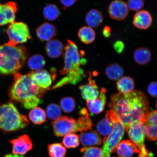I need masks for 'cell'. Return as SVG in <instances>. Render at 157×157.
Returning a JSON list of instances; mask_svg holds the SVG:
<instances>
[{
  "label": "cell",
  "instance_id": "cell-21",
  "mask_svg": "<svg viewBox=\"0 0 157 157\" xmlns=\"http://www.w3.org/2000/svg\"><path fill=\"white\" fill-rule=\"evenodd\" d=\"M103 21L102 13L96 9H92L86 16V21L89 27H97L101 25Z\"/></svg>",
  "mask_w": 157,
  "mask_h": 157
},
{
  "label": "cell",
  "instance_id": "cell-29",
  "mask_svg": "<svg viewBox=\"0 0 157 157\" xmlns=\"http://www.w3.org/2000/svg\"><path fill=\"white\" fill-rule=\"evenodd\" d=\"M46 64L45 59L41 55H36L29 58L28 64L29 68L34 71L40 70Z\"/></svg>",
  "mask_w": 157,
  "mask_h": 157
},
{
  "label": "cell",
  "instance_id": "cell-8",
  "mask_svg": "<svg viewBox=\"0 0 157 157\" xmlns=\"http://www.w3.org/2000/svg\"><path fill=\"white\" fill-rule=\"evenodd\" d=\"M129 138L139 150V157H152L151 152L146 148L144 144L146 132L144 123L135 121L131 124L126 131Z\"/></svg>",
  "mask_w": 157,
  "mask_h": 157
},
{
  "label": "cell",
  "instance_id": "cell-31",
  "mask_svg": "<svg viewBox=\"0 0 157 157\" xmlns=\"http://www.w3.org/2000/svg\"><path fill=\"white\" fill-rule=\"evenodd\" d=\"M44 14L46 18L50 21H54L60 14L59 10L56 6L50 4L46 6L44 10Z\"/></svg>",
  "mask_w": 157,
  "mask_h": 157
},
{
  "label": "cell",
  "instance_id": "cell-38",
  "mask_svg": "<svg viewBox=\"0 0 157 157\" xmlns=\"http://www.w3.org/2000/svg\"><path fill=\"white\" fill-rule=\"evenodd\" d=\"M148 91L152 97H157V82H153L151 83L148 87Z\"/></svg>",
  "mask_w": 157,
  "mask_h": 157
},
{
  "label": "cell",
  "instance_id": "cell-40",
  "mask_svg": "<svg viewBox=\"0 0 157 157\" xmlns=\"http://www.w3.org/2000/svg\"><path fill=\"white\" fill-rule=\"evenodd\" d=\"M103 34L106 38H109L111 36V29L110 27L108 25L104 27Z\"/></svg>",
  "mask_w": 157,
  "mask_h": 157
},
{
  "label": "cell",
  "instance_id": "cell-3",
  "mask_svg": "<svg viewBox=\"0 0 157 157\" xmlns=\"http://www.w3.org/2000/svg\"><path fill=\"white\" fill-rule=\"evenodd\" d=\"M64 50V65L60 74L65 76L51 90L62 87L66 84H76L84 77V71L80 68V65L86 62L81 59L84 56V52H79L76 44L70 40H68Z\"/></svg>",
  "mask_w": 157,
  "mask_h": 157
},
{
  "label": "cell",
  "instance_id": "cell-37",
  "mask_svg": "<svg viewBox=\"0 0 157 157\" xmlns=\"http://www.w3.org/2000/svg\"><path fill=\"white\" fill-rule=\"evenodd\" d=\"M157 111H153L149 113L146 117V121L144 123H147L151 125L157 126Z\"/></svg>",
  "mask_w": 157,
  "mask_h": 157
},
{
  "label": "cell",
  "instance_id": "cell-11",
  "mask_svg": "<svg viewBox=\"0 0 157 157\" xmlns=\"http://www.w3.org/2000/svg\"><path fill=\"white\" fill-rule=\"evenodd\" d=\"M13 144V154L23 156L32 150L33 144L30 138L27 135H23L18 138L9 141Z\"/></svg>",
  "mask_w": 157,
  "mask_h": 157
},
{
  "label": "cell",
  "instance_id": "cell-36",
  "mask_svg": "<svg viewBox=\"0 0 157 157\" xmlns=\"http://www.w3.org/2000/svg\"><path fill=\"white\" fill-rule=\"evenodd\" d=\"M129 9L137 11L143 8L144 5V1L142 0H130L127 3Z\"/></svg>",
  "mask_w": 157,
  "mask_h": 157
},
{
  "label": "cell",
  "instance_id": "cell-17",
  "mask_svg": "<svg viewBox=\"0 0 157 157\" xmlns=\"http://www.w3.org/2000/svg\"><path fill=\"white\" fill-rule=\"evenodd\" d=\"M115 151L119 157H132L139 152L135 145L129 140L121 141L117 145Z\"/></svg>",
  "mask_w": 157,
  "mask_h": 157
},
{
  "label": "cell",
  "instance_id": "cell-13",
  "mask_svg": "<svg viewBox=\"0 0 157 157\" xmlns=\"http://www.w3.org/2000/svg\"><path fill=\"white\" fill-rule=\"evenodd\" d=\"M33 82L39 87L46 90L50 87L52 83V76L45 70L33 71L29 73Z\"/></svg>",
  "mask_w": 157,
  "mask_h": 157
},
{
  "label": "cell",
  "instance_id": "cell-35",
  "mask_svg": "<svg viewBox=\"0 0 157 157\" xmlns=\"http://www.w3.org/2000/svg\"><path fill=\"white\" fill-rule=\"evenodd\" d=\"M146 127V134L147 138L149 140L155 141L157 139V126L144 123Z\"/></svg>",
  "mask_w": 157,
  "mask_h": 157
},
{
  "label": "cell",
  "instance_id": "cell-25",
  "mask_svg": "<svg viewBox=\"0 0 157 157\" xmlns=\"http://www.w3.org/2000/svg\"><path fill=\"white\" fill-rule=\"evenodd\" d=\"M124 72L122 67L117 63L109 65L105 69V74L108 78L113 80H119L122 77Z\"/></svg>",
  "mask_w": 157,
  "mask_h": 157
},
{
  "label": "cell",
  "instance_id": "cell-24",
  "mask_svg": "<svg viewBox=\"0 0 157 157\" xmlns=\"http://www.w3.org/2000/svg\"><path fill=\"white\" fill-rule=\"evenodd\" d=\"M78 35L80 40L86 44H89L93 42L96 37L95 31L89 26L82 27L78 31Z\"/></svg>",
  "mask_w": 157,
  "mask_h": 157
},
{
  "label": "cell",
  "instance_id": "cell-20",
  "mask_svg": "<svg viewBox=\"0 0 157 157\" xmlns=\"http://www.w3.org/2000/svg\"><path fill=\"white\" fill-rule=\"evenodd\" d=\"M64 49V46L62 43L56 39L48 41L46 46L47 54L52 58H58L62 56Z\"/></svg>",
  "mask_w": 157,
  "mask_h": 157
},
{
  "label": "cell",
  "instance_id": "cell-39",
  "mask_svg": "<svg viewBox=\"0 0 157 157\" xmlns=\"http://www.w3.org/2000/svg\"><path fill=\"white\" fill-rule=\"evenodd\" d=\"M114 48L119 54H121L124 48V44L121 41H117L113 44Z\"/></svg>",
  "mask_w": 157,
  "mask_h": 157
},
{
  "label": "cell",
  "instance_id": "cell-18",
  "mask_svg": "<svg viewBox=\"0 0 157 157\" xmlns=\"http://www.w3.org/2000/svg\"><path fill=\"white\" fill-rule=\"evenodd\" d=\"M36 33L37 36L41 40L48 41L51 40L56 35L57 30L54 25L46 22L37 29Z\"/></svg>",
  "mask_w": 157,
  "mask_h": 157
},
{
  "label": "cell",
  "instance_id": "cell-15",
  "mask_svg": "<svg viewBox=\"0 0 157 157\" xmlns=\"http://www.w3.org/2000/svg\"><path fill=\"white\" fill-rule=\"evenodd\" d=\"M106 92L105 88L102 87L99 96L97 99L87 101V107L91 113L97 114L103 111L106 102Z\"/></svg>",
  "mask_w": 157,
  "mask_h": 157
},
{
  "label": "cell",
  "instance_id": "cell-32",
  "mask_svg": "<svg viewBox=\"0 0 157 157\" xmlns=\"http://www.w3.org/2000/svg\"><path fill=\"white\" fill-rule=\"evenodd\" d=\"M46 114L48 118L56 121L61 117L62 109L60 107L56 104L52 103L48 106L46 109Z\"/></svg>",
  "mask_w": 157,
  "mask_h": 157
},
{
  "label": "cell",
  "instance_id": "cell-19",
  "mask_svg": "<svg viewBox=\"0 0 157 157\" xmlns=\"http://www.w3.org/2000/svg\"><path fill=\"white\" fill-rule=\"evenodd\" d=\"M79 137L80 142L84 147L100 145L102 143L101 137L95 131L88 133H82Z\"/></svg>",
  "mask_w": 157,
  "mask_h": 157
},
{
  "label": "cell",
  "instance_id": "cell-41",
  "mask_svg": "<svg viewBox=\"0 0 157 157\" xmlns=\"http://www.w3.org/2000/svg\"><path fill=\"white\" fill-rule=\"evenodd\" d=\"M76 1L73 0V1H61L60 2L64 6L68 7L73 5Z\"/></svg>",
  "mask_w": 157,
  "mask_h": 157
},
{
  "label": "cell",
  "instance_id": "cell-30",
  "mask_svg": "<svg viewBox=\"0 0 157 157\" xmlns=\"http://www.w3.org/2000/svg\"><path fill=\"white\" fill-rule=\"evenodd\" d=\"M62 143L67 148H76L79 146V137L77 135L69 133L65 135Z\"/></svg>",
  "mask_w": 157,
  "mask_h": 157
},
{
  "label": "cell",
  "instance_id": "cell-22",
  "mask_svg": "<svg viewBox=\"0 0 157 157\" xmlns=\"http://www.w3.org/2000/svg\"><path fill=\"white\" fill-rule=\"evenodd\" d=\"M117 87L120 93L126 95L133 91L135 87L134 82L132 78L124 76L118 80Z\"/></svg>",
  "mask_w": 157,
  "mask_h": 157
},
{
  "label": "cell",
  "instance_id": "cell-23",
  "mask_svg": "<svg viewBox=\"0 0 157 157\" xmlns=\"http://www.w3.org/2000/svg\"><path fill=\"white\" fill-rule=\"evenodd\" d=\"M133 56L137 63L143 65L150 62L151 58V54L148 49L141 47L135 51Z\"/></svg>",
  "mask_w": 157,
  "mask_h": 157
},
{
  "label": "cell",
  "instance_id": "cell-27",
  "mask_svg": "<svg viewBox=\"0 0 157 157\" xmlns=\"http://www.w3.org/2000/svg\"><path fill=\"white\" fill-rule=\"evenodd\" d=\"M98 132L103 136H107L111 132L113 129L112 122L109 118L105 116L97 125Z\"/></svg>",
  "mask_w": 157,
  "mask_h": 157
},
{
  "label": "cell",
  "instance_id": "cell-34",
  "mask_svg": "<svg viewBox=\"0 0 157 157\" xmlns=\"http://www.w3.org/2000/svg\"><path fill=\"white\" fill-rule=\"evenodd\" d=\"M60 105L63 110L65 112L70 113L75 109L76 102L73 98L67 97L63 98L61 100Z\"/></svg>",
  "mask_w": 157,
  "mask_h": 157
},
{
  "label": "cell",
  "instance_id": "cell-2",
  "mask_svg": "<svg viewBox=\"0 0 157 157\" xmlns=\"http://www.w3.org/2000/svg\"><path fill=\"white\" fill-rule=\"evenodd\" d=\"M14 82L9 91L11 99L30 109L42 102L45 90L36 85L29 74L22 75L17 72L13 74Z\"/></svg>",
  "mask_w": 157,
  "mask_h": 157
},
{
  "label": "cell",
  "instance_id": "cell-1",
  "mask_svg": "<svg viewBox=\"0 0 157 157\" xmlns=\"http://www.w3.org/2000/svg\"><path fill=\"white\" fill-rule=\"evenodd\" d=\"M109 106L124 125L127 131L135 121L144 123L149 113V103L146 96L138 90L126 95L118 93L110 98Z\"/></svg>",
  "mask_w": 157,
  "mask_h": 157
},
{
  "label": "cell",
  "instance_id": "cell-9",
  "mask_svg": "<svg viewBox=\"0 0 157 157\" xmlns=\"http://www.w3.org/2000/svg\"><path fill=\"white\" fill-rule=\"evenodd\" d=\"M7 33L9 36V42L15 45L27 42L31 38L29 27L22 22H14L10 25Z\"/></svg>",
  "mask_w": 157,
  "mask_h": 157
},
{
  "label": "cell",
  "instance_id": "cell-28",
  "mask_svg": "<svg viewBox=\"0 0 157 157\" xmlns=\"http://www.w3.org/2000/svg\"><path fill=\"white\" fill-rule=\"evenodd\" d=\"M48 149L50 157H66V149L61 143H55L49 144Z\"/></svg>",
  "mask_w": 157,
  "mask_h": 157
},
{
  "label": "cell",
  "instance_id": "cell-12",
  "mask_svg": "<svg viewBox=\"0 0 157 157\" xmlns=\"http://www.w3.org/2000/svg\"><path fill=\"white\" fill-rule=\"evenodd\" d=\"M108 11L112 18L119 21L124 20L129 13L127 3L120 0L112 2L109 5Z\"/></svg>",
  "mask_w": 157,
  "mask_h": 157
},
{
  "label": "cell",
  "instance_id": "cell-7",
  "mask_svg": "<svg viewBox=\"0 0 157 157\" xmlns=\"http://www.w3.org/2000/svg\"><path fill=\"white\" fill-rule=\"evenodd\" d=\"M106 117L109 118L113 123V129L110 134L103 140L102 148L104 157H110L115 151L117 145L124 135L125 127L123 124L113 111H107Z\"/></svg>",
  "mask_w": 157,
  "mask_h": 157
},
{
  "label": "cell",
  "instance_id": "cell-4",
  "mask_svg": "<svg viewBox=\"0 0 157 157\" xmlns=\"http://www.w3.org/2000/svg\"><path fill=\"white\" fill-rule=\"evenodd\" d=\"M28 56L26 48L8 43L0 46V73L14 74L22 67Z\"/></svg>",
  "mask_w": 157,
  "mask_h": 157
},
{
  "label": "cell",
  "instance_id": "cell-33",
  "mask_svg": "<svg viewBox=\"0 0 157 157\" xmlns=\"http://www.w3.org/2000/svg\"><path fill=\"white\" fill-rule=\"evenodd\" d=\"M80 151L83 152V157H104L103 151L96 147H84Z\"/></svg>",
  "mask_w": 157,
  "mask_h": 157
},
{
  "label": "cell",
  "instance_id": "cell-10",
  "mask_svg": "<svg viewBox=\"0 0 157 157\" xmlns=\"http://www.w3.org/2000/svg\"><path fill=\"white\" fill-rule=\"evenodd\" d=\"M17 10V5L14 2L0 3V26L14 22Z\"/></svg>",
  "mask_w": 157,
  "mask_h": 157
},
{
  "label": "cell",
  "instance_id": "cell-5",
  "mask_svg": "<svg viewBox=\"0 0 157 157\" xmlns=\"http://www.w3.org/2000/svg\"><path fill=\"white\" fill-rule=\"evenodd\" d=\"M83 116L75 120L67 116L61 117L52 123L54 134L57 137L69 133L91 130L93 124L87 111L81 114Z\"/></svg>",
  "mask_w": 157,
  "mask_h": 157
},
{
  "label": "cell",
  "instance_id": "cell-26",
  "mask_svg": "<svg viewBox=\"0 0 157 157\" xmlns=\"http://www.w3.org/2000/svg\"><path fill=\"white\" fill-rule=\"evenodd\" d=\"M29 119L35 124H42L46 121V113L40 107L33 108L29 112Z\"/></svg>",
  "mask_w": 157,
  "mask_h": 157
},
{
  "label": "cell",
  "instance_id": "cell-16",
  "mask_svg": "<svg viewBox=\"0 0 157 157\" xmlns=\"http://www.w3.org/2000/svg\"><path fill=\"white\" fill-rule=\"evenodd\" d=\"M152 21V17L150 13L148 11L143 10L135 13L133 23L137 28L146 29L151 26Z\"/></svg>",
  "mask_w": 157,
  "mask_h": 157
},
{
  "label": "cell",
  "instance_id": "cell-6",
  "mask_svg": "<svg viewBox=\"0 0 157 157\" xmlns=\"http://www.w3.org/2000/svg\"><path fill=\"white\" fill-rule=\"evenodd\" d=\"M29 121L26 116L19 113L12 103L0 106V128L6 131L24 128Z\"/></svg>",
  "mask_w": 157,
  "mask_h": 157
},
{
  "label": "cell",
  "instance_id": "cell-42",
  "mask_svg": "<svg viewBox=\"0 0 157 157\" xmlns=\"http://www.w3.org/2000/svg\"><path fill=\"white\" fill-rule=\"evenodd\" d=\"M3 157H25L24 156L19 155L8 154L6 155Z\"/></svg>",
  "mask_w": 157,
  "mask_h": 157
},
{
  "label": "cell",
  "instance_id": "cell-14",
  "mask_svg": "<svg viewBox=\"0 0 157 157\" xmlns=\"http://www.w3.org/2000/svg\"><path fill=\"white\" fill-rule=\"evenodd\" d=\"M88 80V83L79 87L82 97L87 101L97 99L99 95L98 87L95 81L92 79L91 74L90 73Z\"/></svg>",
  "mask_w": 157,
  "mask_h": 157
}]
</instances>
